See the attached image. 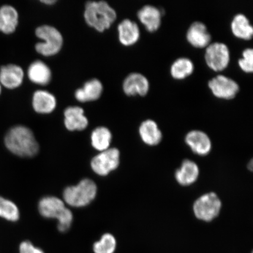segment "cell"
Segmentation results:
<instances>
[{"label":"cell","mask_w":253,"mask_h":253,"mask_svg":"<svg viewBox=\"0 0 253 253\" xmlns=\"http://www.w3.org/2000/svg\"><path fill=\"white\" fill-rule=\"evenodd\" d=\"M64 117L65 126L69 131L84 130L88 125L84 111L81 107H67L64 112Z\"/></svg>","instance_id":"obj_13"},{"label":"cell","mask_w":253,"mask_h":253,"mask_svg":"<svg viewBox=\"0 0 253 253\" xmlns=\"http://www.w3.org/2000/svg\"><path fill=\"white\" fill-rule=\"evenodd\" d=\"M1 84H0V94H1Z\"/></svg>","instance_id":"obj_31"},{"label":"cell","mask_w":253,"mask_h":253,"mask_svg":"<svg viewBox=\"0 0 253 253\" xmlns=\"http://www.w3.org/2000/svg\"><path fill=\"white\" fill-rule=\"evenodd\" d=\"M239 66L243 72L252 73L253 71V50L246 48L242 53V58L238 61Z\"/></svg>","instance_id":"obj_28"},{"label":"cell","mask_w":253,"mask_h":253,"mask_svg":"<svg viewBox=\"0 0 253 253\" xmlns=\"http://www.w3.org/2000/svg\"><path fill=\"white\" fill-rule=\"evenodd\" d=\"M199 175L198 167L191 160L183 161L182 166L176 170V181L183 186L192 184L197 181Z\"/></svg>","instance_id":"obj_22"},{"label":"cell","mask_w":253,"mask_h":253,"mask_svg":"<svg viewBox=\"0 0 253 253\" xmlns=\"http://www.w3.org/2000/svg\"><path fill=\"white\" fill-rule=\"evenodd\" d=\"M28 77L33 83L44 86L49 84L52 72L45 63L40 60L33 62L28 69Z\"/></svg>","instance_id":"obj_19"},{"label":"cell","mask_w":253,"mask_h":253,"mask_svg":"<svg viewBox=\"0 0 253 253\" xmlns=\"http://www.w3.org/2000/svg\"><path fill=\"white\" fill-rule=\"evenodd\" d=\"M39 211L46 218H55L58 220L59 232L65 233L70 229L73 220L72 211L65 207L64 202L53 197L42 198L39 202Z\"/></svg>","instance_id":"obj_3"},{"label":"cell","mask_w":253,"mask_h":253,"mask_svg":"<svg viewBox=\"0 0 253 253\" xmlns=\"http://www.w3.org/2000/svg\"><path fill=\"white\" fill-rule=\"evenodd\" d=\"M119 39L122 45L129 46L137 43L140 37L138 25L129 19H125L118 25Z\"/></svg>","instance_id":"obj_17"},{"label":"cell","mask_w":253,"mask_h":253,"mask_svg":"<svg viewBox=\"0 0 253 253\" xmlns=\"http://www.w3.org/2000/svg\"><path fill=\"white\" fill-rule=\"evenodd\" d=\"M120 152L117 148H109L94 157L91 161V167L94 172L106 176L119 166Z\"/></svg>","instance_id":"obj_8"},{"label":"cell","mask_w":253,"mask_h":253,"mask_svg":"<svg viewBox=\"0 0 253 253\" xmlns=\"http://www.w3.org/2000/svg\"><path fill=\"white\" fill-rule=\"evenodd\" d=\"M185 141L191 150L199 156H206L211 150L210 138L203 131H190L186 136Z\"/></svg>","instance_id":"obj_16"},{"label":"cell","mask_w":253,"mask_h":253,"mask_svg":"<svg viewBox=\"0 0 253 253\" xmlns=\"http://www.w3.org/2000/svg\"><path fill=\"white\" fill-rule=\"evenodd\" d=\"M20 253H45L42 249L35 246L33 243L30 241H24L19 246Z\"/></svg>","instance_id":"obj_29"},{"label":"cell","mask_w":253,"mask_h":253,"mask_svg":"<svg viewBox=\"0 0 253 253\" xmlns=\"http://www.w3.org/2000/svg\"><path fill=\"white\" fill-rule=\"evenodd\" d=\"M194 71V63L185 57L175 60L170 68V75L176 80H183L192 75Z\"/></svg>","instance_id":"obj_24"},{"label":"cell","mask_w":253,"mask_h":253,"mask_svg":"<svg viewBox=\"0 0 253 253\" xmlns=\"http://www.w3.org/2000/svg\"><path fill=\"white\" fill-rule=\"evenodd\" d=\"M32 104L37 113L49 114L56 109L57 101L54 95L49 91L39 90L34 92Z\"/></svg>","instance_id":"obj_18"},{"label":"cell","mask_w":253,"mask_h":253,"mask_svg":"<svg viewBox=\"0 0 253 253\" xmlns=\"http://www.w3.org/2000/svg\"><path fill=\"white\" fill-rule=\"evenodd\" d=\"M36 36L42 41L36 45V51L45 56L55 55L61 50L63 39L60 31L54 27L43 25L36 30Z\"/></svg>","instance_id":"obj_4"},{"label":"cell","mask_w":253,"mask_h":253,"mask_svg":"<svg viewBox=\"0 0 253 253\" xmlns=\"http://www.w3.org/2000/svg\"><path fill=\"white\" fill-rule=\"evenodd\" d=\"M208 86L215 97L225 100L235 98L240 89L239 84L235 81L222 75L211 79Z\"/></svg>","instance_id":"obj_9"},{"label":"cell","mask_w":253,"mask_h":253,"mask_svg":"<svg viewBox=\"0 0 253 253\" xmlns=\"http://www.w3.org/2000/svg\"><path fill=\"white\" fill-rule=\"evenodd\" d=\"M205 59L208 67L215 72L222 71L228 66L230 52L228 46L222 42H214L206 49Z\"/></svg>","instance_id":"obj_6"},{"label":"cell","mask_w":253,"mask_h":253,"mask_svg":"<svg viewBox=\"0 0 253 253\" xmlns=\"http://www.w3.org/2000/svg\"><path fill=\"white\" fill-rule=\"evenodd\" d=\"M186 39L192 46L197 48H204L210 45L211 37L205 24L202 22L196 21L189 27Z\"/></svg>","instance_id":"obj_11"},{"label":"cell","mask_w":253,"mask_h":253,"mask_svg":"<svg viewBox=\"0 0 253 253\" xmlns=\"http://www.w3.org/2000/svg\"><path fill=\"white\" fill-rule=\"evenodd\" d=\"M97 190V186L93 181L84 179L77 185L66 188L63 192V199L71 207H86L96 197Z\"/></svg>","instance_id":"obj_5"},{"label":"cell","mask_w":253,"mask_h":253,"mask_svg":"<svg viewBox=\"0 0 253 253\" xmlns=\"http://www.w3.org/2000/svg\"><path fill=\"white\" fill-rule=\"evenodd\" d=\"M112 139V133L105 126L94 129L91 135V144L95 149L100 151L109 149Z\"/></svg>","instance_id":"obj_25"},{"label":"cell","mask_w":253,"mask_h":253,"mask_svg":"<svg viewBox=\"0 0 253 253\" xmlns=\"http://www.w3.org/2000/svg\"><path fill=\"white\" fill-rule=\"evenodd\" d=\"M117 249L116 239L112 234L105 233L99 241L93 245V253H115Z\"/></svg>","instance_id":"obj_26"},{"label":"cell","mask_w":253,"mask_h":253,"mask_svg":"<svg viewBox=\"0 0 253 253\" xmlns=\"http://www.w3.org/2000/svg\"><path fill=\"white\" fill-rule=\"evenodd\" d=\"M17 9L9 5L0 7V31L6 34L13 33L18 24Z\"/></svg>","instance_id":"obj_20"},{"label":"cell","mask_w":253,"mask_h":253,"mask_svg":"<svg viewBox=\"0 0 253 253\" xmlns=\"http://www.w3.org/2000/svg\"><path fill=\"white\" fill-rule=\"evenodd\" d=\"M140 137L145 144L156 145L160 143L163 135L156 122L147 120L142 122L139 128Z\"/></svg>","instance_id":"obj_21"},{"label":"cell","mask_w":253,"mask_h":253,"mask_svg":"<svg viewBox=\"0 0 253 253\" xmlns=\"http://www.w3.org/2000/svg\"><path fill=\"white\" fill-rule=\"evenodd\" d=\"M0 217L8 221H16L20 218V211L14 202L0 197Z\"/></svg>","instance_id":"obj_27"},{"label":"cell","mask_w":253,"mask_h":253,"mask_svg":"<svg viewBox=\"0 0 253 253\" xmlns=\"http://www.w3.org/2000/svg\"><path fill=\"white\" fill-rule=\"evenodd\" d=\"M4 142L8 150L19 157H34L39 150L33 131L23 126H15L9 129L5 136Z\"/></svg>","instance_id":"obj_1"},{"label":"cell","mask_w":253,"mask_h":253,"mask_svg":"<svg viewBox=\"0 0 253 253\" xmlns=\"http://www.w3.org/2000/svg\"><path fill=\"white\" fill-rule=\"evenodd\" d=\"M125 93L129 96H144L150 90V82L144 75L134 72L126 78L123 84Z\"/></svg>","instance_id":"obj_10"},{"label":"cell","mask_w":253,"mask_h":253,"mask_svg":"<svg viewBox=\"0 0 253 253\" xmlns=\"http://www.w3.org/2000/svg\"><path fill=\"white\" fill-rule=\"evenodd\" d=\"M221 207V202L217 196L214 193H209L202 195L195 202L194 213L199 219L211 221L219 215Z\"/></svg>","instance_id":"obj_7"},{"label":"cell","mask_w":253,"mask_h":253,"mask_svg":"<svg viewBox=\"0 0 253 253\" xmlns=\"http://www.w3.org/2000/svg\"><path fill=\"white\" fill-rule=\"evenodd\" d=\"M231 30L236 37L243 40L252 39L253 28L246 16L243 14H237L233 18L231 23Z\"/></svg>","instance_id":"obj_23"},{"label":"cell","mask_w":253,"mask_h":253,"mask_svg":"<svg viewBox=\"0 0 253 253\" xmlns=\"http://www.w3.org/2000/svg\"><path fill=\"white\" fill-rule=\"evenodd\" d=\"M24 77V71L20 66L9 64L0 69V84L9 89L21 86Z\"/></svg>","instance_id":"obj_12"},{"label":"cell","mask_w":253,"mask_h":253,"mask_svg":"<svg viewBox=\"0 0 253 253\" xmlns=\"http://www.w3.org/2000/svg\"><path fill=\"white\" fill-rule=\"evenodd\" d=\"M84 18L90 27L97 31L104 32L116 21L117 13L105 1H90L85 4Z\"/></svg>","instance_id":"obj_2"},{"label":"cell","mask_w":253,"mask_h":253,"mask_svg":"<svg viewBox=\"0 0 253 253\" xmlns=\"http://www.w3.org/2000/svg\"><path fill=\"white\" fill-rule=\"evenodd\" d=\"M41 1L43 2V4L46 5H51L53 4H55V3L56 2L55 0H43V1Z\"/></svg>","instance_id":"obj_30"},{"label":"cell","mask_w":253,"mask_h":253,"mask_svg":"<svg viewBox=\"0 0 253 253\" xmlns=\"http://www.w3.org/2000/svg\"><path fill=\"white\" fill-rule=\"evenodd\" d=\"M103 86L99 79H93L85 83L83 87L78 88L75 93L76 99L85 103L99 99L103 93Z\"/></svg>","instance_id":"obj_15"},{"label":"cell","mask_w":253,"mask_h":253,"mask_svg":"<svg viewBox=\"0 0 253 253\" xmlns=\"http://www.w3.org/2000/svg\"><path fill=\"white\" fill-rule=\"evenodd\" d=\"M139 20L150 33L159 29L162 13L160 9L151 5H145L138 11Z\"/></svg>","instance_id":"obj_14"}]
</instances>
